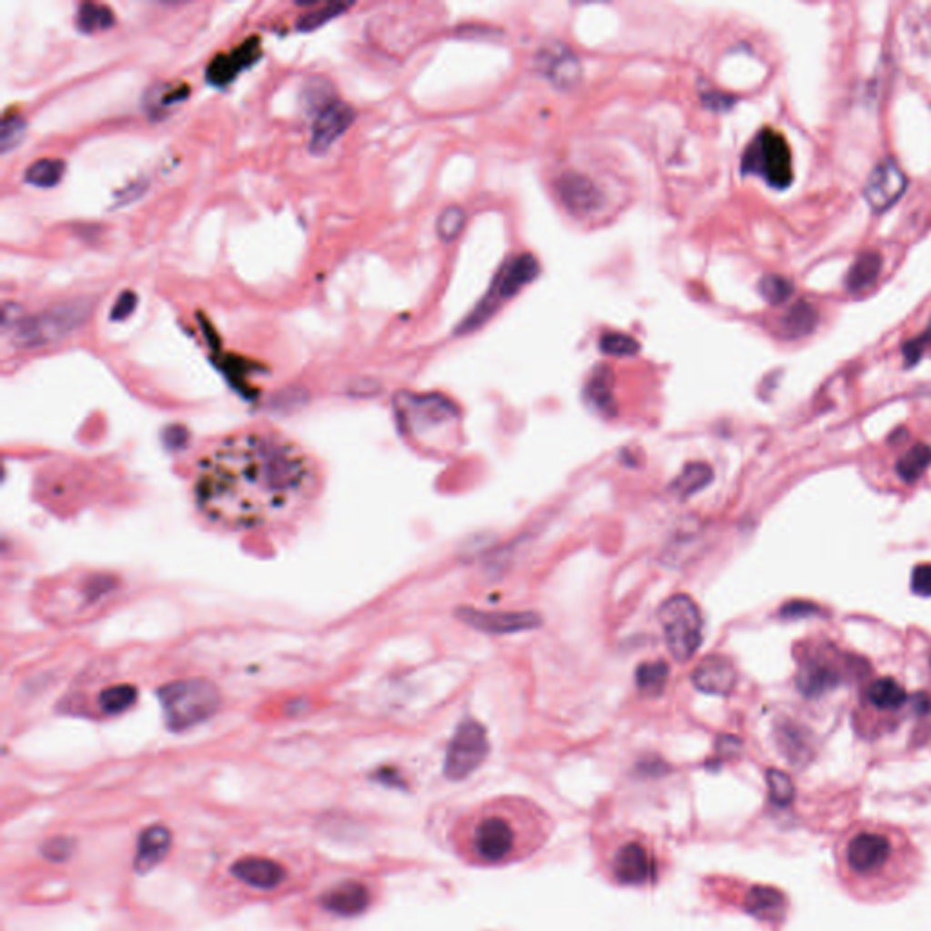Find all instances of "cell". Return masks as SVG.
Returning <instances> with one entry per match:
<instances>
[{
	"instance_id": "4316f807",
	"label": "cell",
	"mask_w": 931,
	"mask_h": 931,
	"mask_svg": "<svg viewBox=\"0 0 931 931\" xmlns=\"http://www.w3.org/2000/svg\"><path fill=\"white\" fill-rule=\"evenodd\" d=\"M66 173V164L64 160L60 158H38L36 162H33L25 173H24V180L35 187H42V189H49V187H55L62 177Z\"/></svg>"
},
{
	"instance_id": "f35d334b",
	"label": "cell",
	"mask_w": 931,
	"mask_h": 931,
	"mask_svg": "<svg viewBox=\"0 0 931 931\" xmlns=\"http://www.w3.org/2000/svg\"><path fill=\"white\" fill-rule=\"evenodd\" d=\"M137 304H138V297H137V293H135V291H131V289L122 291V293L118 295V299L115 300V306L111 308L109 319H111L113 322H122V320H126V319H127V317L135 311Z\"/></svg>"
},
{
	"instance_id": "ffe728a7",
	"label": "cell",
	"mask_w": 931,
	"mask_h": 931,
	"mask_svg": "<svg viewBox=\"0 0 931 931\" xmlns=\"http://www.w3.org/2000/svg\"><path fill=\"white\" fill-rule=\"evenodd\" d=\"M171 848V832L166 826L155 825L146 828L138 837L137 857H135V872L147 874L158 863L164 861L166 854Z\"/></svg>"
},
{
	"instance_id": "4dcf8cb0",
	"label": "cell",
	"mask_w": 931,
	"mask_h": 931,
	"mask_svg": "<svg viewBox=\"0 0 931 931\" xmlns=\"http://www.w3.org/2000/svg\"><path fill=\"white\" fill-rule=\"evenodd\" d=\"M930 466V446L917 444L897 462V473L905 482H916Z\"/></svg>"
},
{
	"instance_id": "7bdbcfd3",
	"label": "cell",
	"mask_w": 931,
	"mask_h": 931,
	"mask_svg": "<svg viewBox=\"0 0 931 931\" xmlns=\"http://www.w3.org/2000/svg\"><path fill=\"white\" fill-rule=\"evenodd\" d=\"M69 852H71V843L66 839H55V841L46 843V846H44V854L51 861H64L69 855Z\"/></svg>"
},
{
	"instance_id": "b9f144b4",
	"label": "cell",
	"mask_w": 931,
	"mask_h": 931,
	"mask_svg": "<svg viewBox=\"0 0 931 931\" xmlns=\"http://www.w3.org/2000/svg\"><path fill=\"white\" fill-rule=\"evenodd\" d=\"M146 191V182H133L129 186H126L124 189H120L116 195H115V206L120 207V206H126V204H131L133 200H137L142 193Z\"/></svg>"
},
{
	"instance_id": "d6986e66",
	"label": "cell",
	"mask_w": 931,
	"mask_h": 931,
	"mask_svg": "<svg viewBox=\"0 0 931 931\" xmlns=\"http://www.w3.org/2000/svg\"><path fill=\"white\" fill-rule=\"evenodd\" d=\"M322 905L326 910L342 916L353 917L362 914L369 905V890L357 881H346L337 885L322 897Z\"/></svg>"
},
{
	"instance_id": "2e32d148",
	"label": "cell",
	"mask_w": 931,
	"mask_h": 931,
	"mask_svg": "<svg viewBox=\"0 0 931 931\" xmlns=\"http://www.w3.org/2000/svg\"><path fill=\"white\" fill-rule=\"evenodd\" d=\"M231 874L244 885L258 890H273L286 879L284 866L266 857H242L231 866Z\"/></svg>"
},
{
	"instance_id": "e0dca14e",
	"label": "cell",
	"mask_w": 931,
	"mask_h": 931,
	"mask_svg": "<svg viewBox=\"0 0 931 931\" xmlns=\"http://www.w3.org/2000/svg\"><path fill=\"white\" fill-rule=\"evenodd\" d=\"M258 56H260L258 40L253 38L249 42H244L240 47H237L229 55L215 56V60H211L207 66L206 76L213 86H218V87L226 86L238 75L240 69L257 62Z\"/></svg>"
},
{
	"instance_id": "3957f363",
	"label": "cell",
	"mask_w": 931,
	"mask_h": 931,
	"mask_svg": "<svg viewBox=\"0 0 931 931\" xmlns=\"http://www.w3.org/2000/svg\"><path fill=\"white\" fill-rule=\"evenodd\" d=\"M552 832L548 814L528 803L499 801L471 810L455 828L457 852L477 866L522 861Z\"/></svg>"
},
{
	"instance_id": "d6a6232c",
	"label": "cell",
	"mask_w": 931,
	"mask_h": 931,
	"mask_svg": "<svg viewBox=\"0 0 931 931\" xmlns=\"http://www.w3.org/2000/svg\"><path fill=\"white\" fill-rule=\"evenodd\" d=\"M466 213L459 206H448L437 220V235L444 242H453L466 226Z\"/></svg>"
},
{
	"instance_id": "603a6c76",
	"label": "cell",
	"mask_w": 931,
	"mask_h": 931,
	"mask_svg": "<svg viewBox=\"0 0 931 931\" xmlns=\"http://www.w3.org/2000/svg\"><path fill=\"white\" fill-rule=\"evenodd\" d=\"M883 264H885V260L879 251H874V249L863 251L855 258V262L852 264V268L848 271V277H846L848 291L861 293V291L868 289L872 284H875V280L879 278V275L883 271Z\"/></svg>"
},
{
	"instance_id": "ac0fdd59",
	"label": "cell",
	"mask_w": 931,
	"mask_h": 931,
	"mask_svg": "<svg viewBox=\"0 0 931 931\" xmlns=\"http://www.w3.org/2000/svg\"><path fill=\"white\" fill-rule=\"evenodd\" d=\"M559 195L564 206L577 215H588L595 211L602 202L599 187L590 178L577 173H568L561 178Z\"/></svg>"
},
{
	"instance_id": "277c9868",
	"label": "cell",
	"mask_w": 931,
	"mask_h": 931,
	"mask_svg": "<svg viewBox=\"0 0 931 931\" xmlns=\"http://www.w3.org/2000/svg\"><path fill=\"white\" fill-rule=\"evenodd\" d=\"M89 299H71L55 304L36 315L24 317L13 329V344L22 348H40L60 342L82 328L91 315Z\"/></svg>"
},
{
	"instance_id": "7a4b0ae2",
	"label": "cell",
	"mask_w": 931,
	"mask_h": 931,
	"mask_svg": "<svg viewBox=\"0 0 931 931\" xmlns=\"http://www.w3.org/2000/svg\"><path fill=\"white\" fill-rule=\"evenodd\" d=\"M843 890L863 905H886L908 896L925 874V855L912 835L892 823L863 819L834 846Z\"/></svg>"
},
{
	"instance_id": "ee69618b",
	"label": "cell",
	"mask_w": 931,
	"mask_h": 931,
	"mask_svg": "<svg viewBox=\"0 0 931 931\" xmlns=\"http://www.w3.org/2000/svg\"><path fill=\"white\" fill-rule=\"evenodd\" d=\"M704 104L710 106L712 109L723 111V109L730 107L734 104V100L730 96H724L723 93H708V95H704Z\"/></svg>"
},
{
	"instance_id": "5bb4252c",
	"label": "cell",
	"mask_w": 931,
	"mask_h": 931,
	"mask_svg": "<svg viewBox=\"0 0 931 931\" xmlns=\"http://www.w3.org/2000/svg\"><path fill=\"white\" fill-rule=\"evenodd\" d=\"M357 113L355 109L339 98L324 106L313 120L311 126V140L309 149L315 155L326 153L355 122Z\"/></svg>"
},
{
	"instance_id": "44dd1931",
	"label": "cell",
	"mask_w": 931,
	"mask_h": 931,
	"mask_svg": "<svg viewBox=\"0 0 931 931\" xmlns=\"http://www.w3.org/2000/svg\"><path fill=\"white\" fill-rule=\"evenodd\" d=\"M539 60L542 62L544 75L562 89L575 87L582 76L579 58L562 46L555 51H546V55Z\"/></svg>"
},
{
	"instance_id": "52a82bcc",
	"label": "cell",
	"mask_w": 931,
	"mask_h": 931,
	"mask_svg": "<svg viewBox=\"0 0 931 931\" xmlns=\"http://www.w3.org/2000/svg\"><path fill=\"white\" fill-rule=\"evenodd\" d=\"M659 621L672 657L681 664L692 661L703 643V615L695 601L684 593L670 597L659 610Z\"/></svg>"
},
{
	"instance_id": "ba28073f",
	"label": "cell",
	"mask_w": 931,
	"mask_h": 931,
	"mask_svg": "<svg viewBox=\"0 0 931 931\" xmlns=\"http://www.w3.org/2000/svg\"><path fill=\"white\" fill-rule=\"evenodd\" d=\"M160 697L173 730H184L207 719L218 706L217 690L202 681L171 684L160 692Z\"/></svg>"
},
{
	"instance_id": "1f68e13d",
	"label": "cell",
	"mask_w": 931,
	"mask_h": 931,
	"mask_svg": "<svg viewBox=\"0 0 931 931\" xmlns=\"http://www.w3.org/2000/svg\"><path fill=\"white\" fill-rule=\"evenodd\" d=\"M349 5L348 4H324V5H317V9L313 11H306L304 15H300V18L297 20V27L299 31H315L317 27L328 24L329 20L337 18L339 15H342Z\"/></svg>"
},
{
	"instance_id": "9c48e42d",
	"label": "cell",
	"mask_w": 931,
	"mask_h": 931,
	"mask_svg": "<svg viewBox=\"0 0 931 931\" xmlns=\"http://www.w3.org/2000/svg\"><path fill=\"white\" fill-rule=\"evenodd\" d=\"M610 874L622 886H646L661 874L659 855L643 837L621 839L610 854Z\"/></svg>"
},
{
	"instance_id": "8d00e7d4",
	"label": "cell",
	"mask_w": 931,
	"mask_h": 931,
	"mask_svg": "<svg viewBox=\"0 0 931 931\" xmlns=\"http://www.w3.org/2000/svg\"><path fill=\"white\" fill-rule=\"evenodd\" d=\"M135 688L131 686H116L109 688L102 693L100 704L107 713H118L124 712L133 701H135Z\"/></svg>"
},
{
	"instance_id": "f6af8a7d",
	"label": "cell",
	"mask_w": 931,
	"mask_h": 931,
	"mask_svg": "<svg viewBox=\"0 0 931 931\" xmlns=\"http://www.w3.org/2000/svg\"><path fill=\"white\" fill-rule=\"evenodd\" d=\"M817 608H814L812 604L808 602H792L788 606L783 608V615L784 617H797V615H806V613H812L815 612Z\"/></svg>"
},
{
	"instance_id": "4fadbf2b",
	"label": "cell",
	"mask_w": 931,
	"mask_h": 931,
	"mask_svg": "<svg viewBox=\"0 0 931 931\" xmlns=\"http://www.w3.org/2000/svg\"><path fill=\"white\" fill-rule=\"evenodd\" d=\"M455 615L464 624L490 635L519 633L526 630H535L542 624L541 615L535 612H482L464 606L459 608Z\"/></svg>"
},
{
	"instance_id": "e575fe53",
	"label": "cell",
	"mask_w": 931,
	"mask_h": 931,
	"mask_svg": "<svg viewBox=\"0 0 931 931\" xmlns=\"http://www.w3.org/2000/svg\"><path fill=\"white\" fill-rule=\"evenodd\" d=\"M759 291L766 302L781 306L794 295V282L781 275H766L759 284Z\"/></svg>"
},
{
	"instance_id": "f546056e",
	"label": "cell",
	"mask_w": 931,
	"mask_h": 931,
	"mask_svg": "<svg viewBox=\"0 0 931 931\" xmlns=\"http://www.w3.org/2000/svg\"><path fill=\"white\" fill-rule=\"evenodd\" d=\"M588 397L595 408L604 413L615 411L613 400V375L608 368H599L588 382Z\"/></svg>"
},
{
	"instance_id": "7c38bea8",
	"label": "cell",
	"mask_w": 931,
	"mask_h": 931,
	"mask_svg": "<svg viewBox=\"0 0 931 931\" xmlns=\"http://www.w3.org/2000/svg\"><path fill=\"white\" fill-rule=\"evenodd\" d=\"M908 177L899 166V162L892 157H885L872 169L866 186L865 198L875 211L890 209L906 191Z\"/></svg>"
},
{
	"instance_id": "83f0119b",
	"label": "cell",
	"mask_w": 931,
	"mask_h": 931,
	"mask_svg": "<svg viewBox=\"0 0 931 931\" xmlns=\"http://www.w3.org/2000/svg\"><path fill=\"white\" fill-rule=\"evenodd\" d=\"M75 24L80 33L91 35L96 31L109 29L115 24V16H113V11L104 4L84 2L76 11Z\"/></svg>"
},
{
	"instance_id": "d4e9b609",
	"label": "cell",
	"mask_w": 931,
	"mask_h": 931,
	"mask_svg": "<svg viewBox=\"0 0 931 931\" xmlns=\"http://www.w3.org/2000/svg\"><path fill=\"white\" fill-rule=\"evenodd\" d=\"M868 701L883 712H896L905 706L906 692L905 688L890 677L877 679L868 690Z\"/></svg>"
},
{
	"instance_id": "484cf974",
	"label": "cell",
	"mask_w": 931,
	"mask_h": 931,
	"mask_svg": "<svg viewBox=\"0 0 931 931\" xmlns=\"http://www.w3.org/2000/svg\"><path fill=\"white\" fill-rule=\"evenodd\" d=\"M713 481V470L706 462H692L672 484V490L679 497H690L704 490Z\"/></svg>"
},
{
	"instance_id": "74e56055",
	"label": "cell",
	"mask_w": 931,
	"mask_h": 931,
	"mask_svg": "<svg viewBox=\"0 0 931 931\" xmlns=\"http://www.w3.org/2000/svg\"><path fill=\"white\" fill-rule=\"evenodd\" d=\"M186 96H187V87L186 86H182V87H164L162 91L157 89L149 96L147 109L151 113H160L164 107H169V106H173L177 102H182Z\"/></svg>"
},
{
	"instance_id": "ab89813d",
	"label": "cell",
	"mask_w": 931,
	"mask_h": 931,
	"mask_svg": "<svg viewBox=\"0 0 931 931\" xmlns=\"http://www.w3.org/2000/svg\"><path fill=\"white\" fill-rule=\"evenodd\" d=\"M930 346L931 326L928 329H926V331H925V333H923V335H921V337H917V339H914V340H910V342H906V344H905L903 353H905V357H906L908 366L917 364V362L921 360V357L926 353V349H928Z\"/></svg>"
},
{
	"instance_id": "d590c367",
	"label": "cell",
	"mask_w": 931,
	"mask_h": 931,
	"mask_svg": "<svg viewBox=\"0 0 931 931\" xmlns=\"http://www.w3.org/2000/svg\"><path fill=\"white\" fill-rule=\"evenodd\" d=\"M601 351L612 357H632L639 353L641 344L624 333H606L601 337Z\"/></svg>"
},
{
	"instance_id": "30bf717a",
	"label": "cell",
	"mask_w": 931,
	"mask_h": 931,
	"mask_svg": "<svg viewBox=\"0 0 931 931\" xmlns=\"http://www.w3.org/2000/svg\"><path fill=\"white\" fill-rule=\"evenodd\" d=\"M490 754V741L484 726L477 721H464L446 752V763H444V774L451 781L466 779L470 774H473L488 757Z\"/></svg>"
},
{
	"instance_id": "f1b7e54d",
	"label": "cell",
	"mask_w": 931,
	"mask_h": 931,
	"mask_svg": "<svg viewBox=\"0 0 931 931\" xmlns=\"http://www.w3.org/2000/svg\"><path fill=\"white\" fill-rule=\"evenodd\" d=\"M637 686L639 690L648 697H659L668 684L670 679V666L664 661L646 663L641 664L637 670Z\"/></svg>"
},
{
	"instance_id": "7402d4cb",
	"label": "cell",
	"mask_w": 931,
	"mask_h": 931,
	"mask_svg": "<svg viewBox=\"0 0 931 931\" xmlns=\"http://www.w3.org/2000/svg\"><path fill=\"white\" fill-rule=\"evenodd\" d=\"M841 683V675L828 664L814 661L803 666L797 675V688L806 697H819L825 692L835 688Z\"/></svg>"
},
{
	"instance_id": "6da1fadb",
	"label": "cell",
	"mask_w": 931,
	"mask_h": 931,
	"mask_svg": "<svg viewBox=\"0 0 931 931\" xmlns=\"http://www.w3.org/2000/svg\"><path fill=\"white\" fill-rule=\"evenodd\" d=\"M313 460L289 440L246 433L220 442L198 464L193 495L206 519L251 530L302 510L317 490Z\"/></svg>"
},
{
	"instance_id": "9a60e30c",
	"label": "cell",
	"mask_w": 931,
	"mask_h": 931,
	"mask_svg": "<svg viewBox=\"0 0 931 931\" xmlns=\"http://www.w3.org/2000/svg\"><path fill=\"white\" fill-rule=\"evenodd\" d=\"M693 686L708 695H730L737 684V672L730 659L710 655L692 673Z\"/></svg>"
},
{
	"instance_id": "836d02e7",
	"label": "cell",
	"mask_w": 931,
	"mask_h": 931,
	"mask_svg": "<svg viewBox=\"0 0 931 931\" xmlns=\"http://www.w3.org/2000/svg\"><path fill=\"white\" fill-rule=\"evenodd\" d=\"M25 129L27 124L20 115H5L0 126V153L7 155L15 147H18V144L25 137Z\"/></svg>"
},
{
	"instance_id": "8992f818",
	"label": "cell",
	"mask_w": 931,
	"mask_h": 931,
	"mask_svg": "<svg viewBox=\"0 0 931 931\" xmlns=\"http://www.w3.org/2000/svg\"><path fill=\"white\" fill-rule=\"evenodd\" d=\"M744 175H757L774 189H786L794 182V157L788 140L777 129H761L743 153Z\"/></svg>"
},
{
	"instance_id": "cb8c5ba5",
	"label": "cell",
	"mask_w": 931,
	"mask_h": 931,
	"mask_svg": "<svg viewBox=\"0 0 931 931\" xmlns=\"http://www.w3.org/2000/svg\"><path fill=\"white\" fill-rule=\"evenodd\" d=\"M817 326V309L808 300L795 302L781 319L783 333L790 339L806 337Z\"/></svg>"
},
{
	"instance_id": "5b68a950",
	"label": "cell",
	"mask_w": 931,
	"mask_h": 931,
	"mask_svg": "<svg viewBox=\"0 0 931 931\" xmlns=\"http://www.w3.org/2000/svg\"><path fill=\"white\" fill-rule=\"evenodd\" d=\"M539 273H541L539 260L530 253H522L508 260L491 280V286L488 288L486 295L477 304V308L457 328V333L466 335L470 331L479 329L499 311V308L504 302L513 299L524 286L533 282Z\"/></svg>"
},
{
	"instance_id": "8fae6325",
	"label": "cell",
	"mask_w": 931,
	"mask_h": 931,
	"mask_svg": "<svg viewBox=\"0 0 931 931\" xmlns=\"http://www.w3.org/2000/svg\"><path fill=\"white\" fill-rule=\"evenodd\" d=\"M397 413L406 428L424 430L455 420L459 410L450 399L442 395L402 393L397 397Z\"/></svg>"
},
{
	"instance_id": "60d3db41",
	"label": "cell",
	"mask_w": 931,
	"mask_h": 931,
	"mask_svg": "<svg viewBox=\"0 0 931 931\" xmlns=\"http://www.w3.org/2000/svg\"><path fill=\"white\" fill-rule=\"evenodd\" d=\"M912 588L917 595L931 597V564H919L914 570Z\"/></svg>"
}]
</instances>
